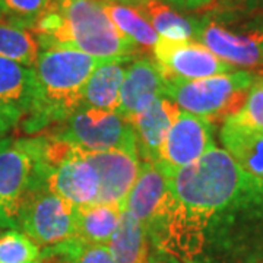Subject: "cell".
<instances>
[{"label": "cell", "instance_id": "13", "mask_svg": "<svg viewBox=\"0 0 263 263\" xmlns=\"http://www.w3.org/2000/svg\"><path fill=\"white\" fill-rule=\"evenodd\" d=\"M35 69L0 57V117L10 126L27 117L37 103Z\"/></svg>", "mask_w": 263, "mask_h": 263}, {"label": "cell", "instance_id": "7", "mask_svg": "<svg viewBox=\"0 0 263 263\" xmlns=\"http://www.w3.org/2000/svg\"><path fill=\"white\" fill-rule=\"evenodd\" d=\"M56 138L84 152L136 149L133 126L117 111L81 107L67 119V126Z\"/></svg>", "mask_w": 263, "mask_h": 263}, {"label": "cell", "instance_id": "8", "mask_svg": "<svg viewBox=\"0 0 263 263\" xmlns=\"http://www.w3.org/2000/svg\"><path fill=\"white\" fill-rule=\"evenodd\" d=\"M152 48L165 81H196L235 72L234 66L221 60L203 44L190 40L160 37Z\"/></svg>", "mask_w": 263, "mask_h": 263}, {"label": "cell", "instance_id": "1", "mask_svg": "<svg viewBox=\"0 0 263 263\" xmlns=\"http://www.w3.org/2000/svg\"><path fill=\"white\" fill-rule=\"evenodd\" d=\"M165 177L174 202L205 231L216 214L263 196V180L249 174L226 149L216 146Z\"/></svg>", "mask_w": 263, "mask_h": 263}, {"label": "cell", "instance_id": "15", "mask_svg": "<svg viewBox=\"0 0 263 263\" xmlns=\"http://www.w3.org/2000/svg\"><path fill=\"white\" fill-rule=\"evenodd\" d=\"M170 196L167 177L154 162L143 161L138 179L124 200L123 212H129L148 227L160 214Z\"/></svg>", "mask_w": 263, "mask_h": 263}, {"label": "cell", "instance_id": "2", "mask_svg": "<svg viewBox=\"0 0 263 263\" xmlns=\"http://www.w3.org/2000/svg\"><path fill=\"white\" fill-rule=\"evenodd\" d=\"M31 31L44 50L70 48L116 62L136 53V43L111 22L103 0H50Z\"/></svg>", "mask_w": 263, "mask_h": 263}, {"label": "cell", "instance_id": "16", "mask_svg": "<svg viewBox=\"0 0 263 263\" xmlns=\"http://www.w3.org/2000/svg\"><path fill=\"white\" fill-rule=\"evenodd\" d=\"M180 110L177 104L164 97L154 101L143 113L132 120L138 152L142 154L143 161L157 164L167 133Z\"/></svg>", "mask_w": 263, "mask_h": 263}, {"label": "cell", "instance_id": "19", "mask_svg": "<svg viewBox=\"0 0 263 263\" xmlns=\"http://www.w3.org/2000/svg\"><path fill=\"white\" fill-rule=\"evenodd\" d=\"M146 227L138 218L122 212L119 226L108 241V250L114 263H148Z\"/></svg>", "mask_w": 263, "mask_h": 263}, {"label": "cell", "instance_id": "3", "mask_svg": "<svg viewBox=\"0 0 263 263\" xmlns=\"http://www.w3.org/2000/svg\"><path fill=\"white\" fill-rule=\"evenodd\" d=\"M107 62L70 48H47L34 66L37 75V103L25 122L35 132L50 123L69 119L82 107L84 89L98 66Z\"/></svg>", "mask_w": 263, "mask_h": 263}, {"label": "cell", "instance_id": "25", "mask_svg": "<svg viewBox=\"0 0 263 263\" xmlns=\"http://www.w3.org/2000/svg\"><path fill=\"white\" fill-rule=\"evenodd\" d=\"M226 120L263 130V76H256L247 92L243 107Z\"/></svg>", "mask_w": 263, "mask_h": 263}, {"label": "cell", "instance_id": "10", "mask_svg": "<svg viewBox=\"0 0 263 263\" xmlns=\"http://www.w3.org/2000/svg\"><path fill=\"white\" fill-rule=\"evenodd\" d=\"M195 37L215 56L234 67H263V29L235 31L215 21H208L197 25Z\"/></svg>", "mask_w": 263, "mask_h": 263}, {"label": "cell", "instance_id": "20", "mask_svg": "<svg viewBox=\"0 0 263 263\" xmlns=\"http://www.w3.org/2000/svg\"><path fill=\"white\" fill-rule=\"evenodd\" d=\"M122 209L114 205L91 203L76 206V238L88 245H108L119 226Z\"/></svg>", "mask_w": 263, "mask_h": 263}, {"label": "cell", "instance_id": "6", "mask_svg": "<svg viewBox=\"0 0 263 263\" xmlns=\"http://www.w3.org/2000/svg\"><path fill=\"white\" fill-rule=\"evenodd\" d=\"M19 227L38 246L53 247L76 237V206L57 196L40 179L29 190L21 214Z\"/></svg>", "mask_w": 263, "mask_h": 263}, {"label": "cell", "instance_id": "30", "mask_svg": "<svg viewBox=\"0 0 263 263\" xmlns=\"http://www.w3.org/2000/svg\"><path fill=\"white\" fill-rule=\"evenodd\" d=\"M3 19H6V12H5L3 6H2V3H0V21H3Z\"/></svg>", "mask_w": 263, "mask_h": 263}, {"label": "cell", "instance_id": "4", "mask_svg": "<svg viewBox=\"0 0 263 263\" xmlns=\"http://www.w3.org/2000/svg\"><path fill=\"white\" fill-rule=\"evenodd\" d=\"M254 79L252 72L240 70L196 81H165V98L209 122L226 120L243 107Z\"/></svg>", "mask_w": 263, "mask_h": 263}, {"label": "cell", "instance_id": "17", "mask_svg": "<svg viewBox=\"0 0 263 263\" xmlns=\"http://www.w3.org/2000/svg\"><path fill=\"white\" fill-rule=\"evenodd\" d=\"M219 136L231 158L249 174L263 180V130L224 120Z\"/></svg>", "mask_w": 263, "mask_h": 263}, {"label": "cell", "instance_id": "24", "mask_svg": "<svg viewBox=\"0 0 263 263\" xmlns=\"http://www.w3.org/2000/svg\"><path fill=\"white\" fill-rule=\"evenodd\" d=\"M41 250L28 235L8 231L0 235V263H38Z\"/></svg>", "mask_w": 263, "mask_h": 263}, {"label": "cell", "instance_id": "26", "mask_svg": "<svg viewBox=\"0 0 263 263\" xmlns=\"http://www.w3.org/2000/svg\"><path fill=\"white\" fill-rule=\"evenodd\" d=\"M0 3L6 12V19L31 29L47 9L50 0H0Z\"/></svg>", "mask_w": 263, "mask_h": 263}, {"label": "cell", "instance_id": "14", "mask_svg": "<svg viewBox=\"0 0 263 263\" xmlns=\"http://www.w3.org/2000/svg\"><path fill=\"white\" fill-rule=\"evenodd\" d=\"M165 97V78L157 63L142 59L126 69L117 113L130 123L151 104Z\"/></svg>", "mask_w": 263, "mask_h": 263}, {"label": "cell", "instance_id": "5", "mask_svg": "<svg viewBox=\"0 0 263 263\" xmlns=\"http://www.w3.org/2000/svg\"><path fill=\"white\" fill-rule=\"evenodd\" d=\"M43 138L0 141V227H18L29 190L43 176Z\"/></svg>", "mask_w": 263, "mask_h": 263}, {"label": "cell", "instance_id": "28", "mask_svg": "<svg viewBox=\"0 0 263 263\" xmlns=\"http://www.w3.org/2000/svg\"><path fill=\"white\" fill-rule=\"evenodd\" d=\"M161 2H168L181 9H200L211 5L215 0H161Z\"/></svg>", "mask_w": 263, "mask_h": 263}, {"label": "cell", "instance_id": "9", "mask_svg": "<svg viewBox=\"0 0 263 263\" xmlns=\"http://www.w3.org/2000/svg\"><path fill=\"white\" fill-rule=\"evenodd\" d=\"M214 146L212 123L196 114L180 110L167 133L155 165L168 176L193 164Z\"/></svg>", "mask_w": 263, "mask_h": 263}, {"label": "cell", "instance_id": "27", "mask_svg": "<svg viewBox=\"0 0 263 263\" xmlns=\"http://www.w3.org/2000/svg\"><path fill=\"white\" fill-rule=\"evenodd\" d=\"M66 247L70 263H114L105 245H88L75 237L66 241Z\"/></svg>", "mask_w": 263, "mask_h": 263}, {"label": "cell", "instance_id": "31", "mask_svg": "<svg viewBox=\"0 0 263 263\" xmlns=\"http://www.w3.org/2000/svg\"><path fill=\"white\" fill-rule=\"evenodd\" d=\"M260 22H262V25H263V9L260 10Z\"/></svg>", "mask_w": 263, "mask_h": 263}, {"label": "cell", "instance_id": "18", "mask_svg": "<svg viewBox=\"0 0 263 263\" xmlns=\"http://www.w3.org/2000/svg\"><path fill=\"white\" fill-rule=\"evenodd\" d=\"M123 63L124 62L107 60L95 69L85 85L82 107L117 111L120 88L126 76Z\"/></svg>", "mask_w": 263, "mask_h": 263}, {"label": "cell", "instance_id": "22", "mask_svg": "<svg viewBox=\"0 0 263 263\" xmlns=\"http://www.w3.org/2000/svg\"><path fill=\"white\" fill-rule=\"evenodd\" d=\"M138 10L158 32L160 37L170 40H190L196 34V25L181 16L161 0H143Z\"/></svg>", "mask_w": 263, "mask_h": 263}, {"label": "cell", "instance_id": "23", "mask_svg": "<svg viewBox=\"0 0 263 263\" xmlns=\"http://www.w3.org/2000/svg\"><path fill=\"white\" fill-rule=\"evenodd\" d=\"M104 9L117 29L136 44L154 47L160 35L141 12L116 0H103Z\"/></svg>", "mask_w": 263, "mask_h": 263}, {"label": "cell", "instance_id": "21", "mask_svg": "<svg viewBox=\"0 0 263 263\" xmlns=\"http://www.w3.org/2000/svg\"><path fill=\"white\" fill-rule=\"evenodd\" d=\"M40 48L37 37L31 29L9 19L0 21V57L34 67L41 53Z\"/></svg>", "mask_w": 263, "mask_h": 263}, {"label": "cell", "instance_id": "29", "mask_svg": "<svg viewBox=\"0 0 263 263\" xmlns=\"http://www.w3.org/2000/svg\"><path fill=\"white\" fill-rule=\"evenodd\" d=\"M9 127H10L9 123L6 122L5 119H2V117H0V138H2V135H3V133H5L6 130H8Z\"/></svg>", "mask_w": 263, "mask_h": 263}, {"label": "cell", "instance_id": "11", "mask_svg": "<svg viewBox=\"0 0 263 263\" xmlns=\"http://www.w3.org/2000/svg\"><path fill=\"white\" fill-rule=\"evenodd\" d=\"M84 152V151H82ZM136 149H110L84 152L98 173L100 190L95 203L119 206L123 212L124 200L138 179L141 162Z\"/></svg>", "mask_w": 263, "mask_h": 263}, {"label": "cell", "instance_id": "12", "mask_svg": "<svg viewBox=\"0 0 263 263\" xmlns=\"http://www.w3.org/2000/svg\"><path fill=\"white\" fill-rule=\"evenodd\" d=\"M46 183L53 193L75 206L95 203L100 190L98 173L79 148L69 158L48 167Z\"/></svg>", "mask_w": 263, "mask_h": 263}]
</instances>
